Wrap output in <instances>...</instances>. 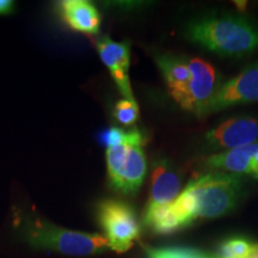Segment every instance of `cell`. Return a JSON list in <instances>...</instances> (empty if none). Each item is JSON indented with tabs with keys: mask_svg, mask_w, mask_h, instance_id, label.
<instances>
[{
	"mask_svg": "<svg viewBox=\"0 0 258 258\" xmlns=\"http://www.w3.org/2000/svg\"><path fill=\"white\" fill-rule=\"evenodd\" d=\"M189 41L222 56L240 57L258 49V25L239 15H207L190 21Z\"/></svg>",
	"mask_w": 258,
	"mask_h": 258,
	"instance_id": "6da1fadb",
	"label": "cell"
},
{
	"mask_svg": "<svg viewBox=\"0 0 258 258\" xmlns=\"http://www.w3.org/2000/svg\"><path fill=\"white\" fill-rule=\"evenodd\" d=\"M16 226L25 240L36 249L67 256H91L110 250L104 235L66 230L30 214L17 215Z\"/></svg>",
	"mask_w": 258,
	"mask_h": 258,
	"instance_id": "7a4b0ae2",
	"label": "cell"
},
{
	"mask_svg": "<svg viewBox=\"0 0 258 258\" xmlns=\"http://www.w3.org/2000/svg\"><path fill=\"white\" fill-rule=\"evenodd\" d=\"M186 186L198 202V219H214L237 207L243 195L244 180L241 175L213 171L194 177Z\"/></svg>",
	"mask_w": 258,
	"mask_h": 258,
	"instance_id": "3957f363",
	"label": "cell"
},
{
	"mask_svg": "<svg viewBox=\"0 0 258 258\" xmlns=\"http://www.w3.org/2000/svg\"><path fill=\"white\" fill-rule=\"evenodd\" d=\"M97 221L104 231L110 250L123 253L140 238L141 225L131 205L120 200H103L97 206Z\"/></svg>",
	"mask_w": 258,
	"mask_h": 258,
	"instance_id": "277c9868",
	"label": "cell"
},
{
	"mask_svg": "<svg viewBox=\"0 0 258 258\" xmlns=\"http://www.w3.org/2000/svg\"><path fill=\"white\" fill-rule=\"evenodd\" d=\"M105 157L111 188L124 195L137 194L147 170L144 147L131 144L117 145L106 148Z\"/></svg>",
	"mask_w": 258,
	"mask_h": 258,
	"instance_id": "5b68a950",
	"label": "cell"
},
{
	"mask_svg": "<svg viewBox=\"0 0 258 258\" xmlns=\"http://www.w3.org/2000/svg\"><path fill=\"white\" fill-rule=\"evenodd\" d=\"M188 64L191 78L179 106L201 117L206 115L209 103L220 89L219 74L211 63L201 57H192L188 60Z\"/></svg>",
	"mask_w": 258,
	"mask_h": 258,
	"instance_id": "8992f818",
	"label": "cell"
},
{
	"mask_svg": "<svg viewBox=\"0 0 258 258\" xmlns=\"http://www.w3.org/2000/svg\"><path fill=\"white\" fill-rule=\"evenodd\" d=\"M258 102V61L249 64L241 72L222 84L206 115L224 110L226 108Z\"/></svg>",
	"mask_w": 258,
	"mask_h": 258,
	"instance_id": "52a82bcc",
	"label": "cell"
},
{
	"mask_svg": "<svg viewBox=\"0 0 258 258\" xmlns=\"http://www.w3.org/2000/svg\"><path fill=\"white\" fill-rule=\"evenodd\" d=\"M258 118L238 116L226 120L205 135L209 150H233L257 143Z\"/></svg>",
	"mask_w": 258,
	"mask_h": 258,
	"instance_id": "ba28073f",
	"label": "cell"
},
{
	"mask_svg": "<svg viewBox=\"0 0 258 258\" xmlns=\"http://www.w3.org/2000/svg\"><path fill=\"white\" fill-rule=\"evenodd\" d=\"M96 47L102 62L110 72L121 95L125 99H135L129 78L131 44L128 42H116L108 36H102L96 41Z\"/></svg>",
	"mask_w": 258,
	"mask_h": 258,
	"instance_id": "9c48e42d",
	"label": "cell"
},
{
	"mask_svg": "<svg viewBox=\"0 0 258 258\" xmlns=\"http://www.w3.org/2000/svg\"><path fill=\"white\" fill-rule=\"evenodd\" d=\"M180 177L169 161L160 159L153 166L151 177L150 199L146 208L171 205L180 194Z\"/></svg>",
	"mask_w": 258,
	"mask_h": 258,
	"instance_id": "30bf717a",
	"label": "cell"
},
{
	"mask_svg": "<svg viewBox=\"0 0 258 258\" xmlns=\"http://www.w3.org/2000/svg\"><path fill=\"white\" fill-rule=\"evenodd\" d=\"M63 22L74 31L95 35L101 28V14L90 2L63 0L57 5Z\"/></svg>",
	"mask_w": 258,
	"mask_h": 258,
	"instance_id": "8fae6325",
	"label": "cell"
},
{
	"mask_svg": "<svg viewBox=\"0 0 258 258\" xmlns=\"http://www.w3.org/2000/svg\"><path fill=\"white\" fill-rule=\"evenodd\" d=\"M156 62L163 73L171 96L179 104L184 98L191 78L188 60L170 54H160L156 56Z\"/></svg>",
	"mask_w": 258,
	"mask_h": 258,
	"instance_id": "7c38bea8",
	"label": "cell"
},
{
	"mask_svg": "<svg viewBox=\"0 0 258 258\" xmlns=\"http://www.w3.org/2000/svg\"><path fill=\"white\" fill-rule=\"evenodd\" d=\"M258 151V143L247 146L222 151L209 156L206 159V166L219 172L250 175L251 160Z\"/></svg>",
	"mask_w": 258,
	"mask_h": 258,
	"instance_id": "4fadbf2b",
	"label": "cell"
},
{
	"mask_svg": "<svg viewBox=\"0 0 258 258\" xmlns=\"http://www.w3.org/2000/svg\"><path fill=\"white\" fill-rule=\"evenodd\" d=\"M144 225L154 234L167 235L183 230L184 225L171 211L170 205L154 208H145Z\"/></svg>",
	"mask_w": 258,
	"mask_h": 258,
	"instance_id": "5bb4252c",
	"label": "cell"
},
{
	"mask_svg": "<svg viewBox=\"0 0 258 258\" xmlns=\"http://www.w3.org/2000/svg\"><path fill=\"white\" fill-rule=\"evenodd\" d=\"M98 140L105 148H110L122 144L138 145V146L144 147L147 143V138L139 128L124 131L118 127H110L101 132Z\"/></svg>",
	"mask_w": 258,
	"mask_h": 258,
	"instance_id": "9a60e30c",
	"label": "cell"
},
{
	"mask_svg": "<svg viewBox=\"0 0 258 258\" xmlns=\"http://www.w3.org/2000/svg\"><path fill=\"white\" fill-rule=\"evenodd\" d=\"M258 245L245 237H231L219 245L214 258H250Z\"/></svg>",
	"mask_w": 258,
	"mask_h": 258,
	"instance_id": "2e32d148",
	"label": "cell"
},
{
	"mask_svg": "<svg viewBox=\"0 0 258 258\" xmlns=\"http://www.w3.org/2000/svg\"><path fill=\"white\" fill-rule=\"evenodd\" d=\"M146 258H214V254L186 246L152 247L145 245Z\"/></svg>",
	"mask_w": 258,
	"mask_h": 258,
	"instance_id": "e0dca14e",
	"label": "cell"
},
{
	"mask_svg": "<svg viewBox=\"0 0 258 258\" xmlns=\"http://www.w3.org/2000/svg\"><path fill=\"white\" fill-rule=\"evenodd\" d=\"M140 115V109L135 99H121L114 106V117L127 127L135 124Z\"/></svg>",
	"mask_w": 258,
	"mask_h": 258,
	"instance_id": "ac0fdd59",
	"label": "cell"
},
{
	"mask_svg": "<svg viewBox=\"0 0 258 258\" xmlns=\"http://www.w3.org/2000/svg\"><path fill=\"white\" fill-rule=\"evenodd\" d=\"M15 3L11 0H0V15H10L14 11Z\"/></svg>",
	"mask_w": 258,
	"mask_h": 258,
	"instance_id": "d6986e66",
	"label": "cell"
},
{
	"mask_svg": "<svg viewBox=\"0 0 258 258\" xmlns=\"http://www.w3.org/2000/svg\"><path fill=\"white\" fill-rule=\"evenodd\" d=\"M250 176H252L253 178L258 179V151L256 153H254L252 160H251Z\"/></svg>",
	"mask_w": 258,
	"mask_h": 258,
	"instance_id": "ffe728a7",
	"label": "cell"
},
{
	"mask_svg": "<svg viewBox=\"0 0 258 258\" xmlns=\"http://www.w3.org/2000/svg\"><path fill=\"white\" fill-rule=\"evenodd\" d=\"M234 4H235V8L239 10L240 12L246 11L247 2H241V0H240V2H234Z\"/></svg>",
	"mask_w": 258,
	"mask_h": 258,
	"instance_id": "44dd1931",
	"label": "cell"
}]
</instances>
